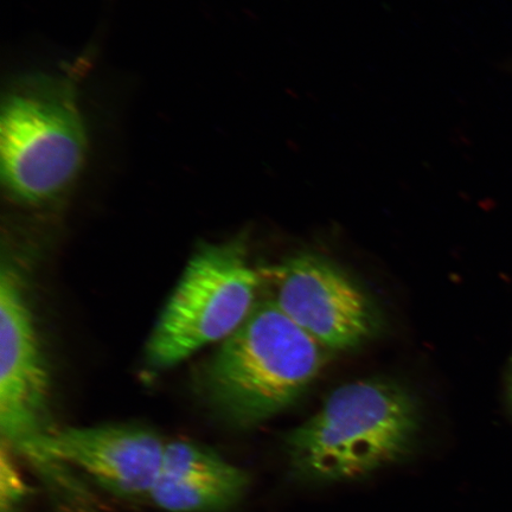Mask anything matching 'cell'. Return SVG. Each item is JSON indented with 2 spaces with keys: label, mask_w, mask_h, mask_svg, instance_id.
<instances>
[{
  "label": "cell",
  "mask_w": 512,
  "mask_h": 512,
  "mask_svg": "<svg viewBox=\"0 0 512 512\" xmlns=\"http://www.w3.org/2000/svg\"><path fill=\"white\" fill-rule=\"evenodd\" d=\"M239 469L208 447L179 440L166 443L159 477H223Z\"/></svg>",
  "instance_id": "cell-9"
},
{
  "label": "cell",
  "mask_w": 512,
  "mask_h": 512,
  "mask_svg": "<svg viewBox=\"0 0 512 512\" xmlns=\"http://www.w3.org/2000/svg\"><path fill=\"white\" fill-rule=\"evenodd\" d=\"M27 485L17 470L14 459L6 451L3 444L2 460H0V496H2V512H18L19 505L27 497Z\"/></svg>",
  "instance_id": "cell-10"
},
{
  "label": "cell",
  "mask_w": 512,
  "mask_h": 512,
  "mask_svg": "<svg viewBox=\"0 0 512 512\" xmlns=\"http://www.w3.org/2000/svg\"><path fill=\"white\" fill-rule=\"evenodd\" d=\"M166 443L146 428L107 425L51 431L35 458L78 467L111 494L149 497L162 471Z\"/></svg>",
  "instance_id": "cell-7"
},
{
  "label": "cell",
  "mask_w": 512,
  "mask_h": 512,
  "mask_svg": "<svg viewBox=\"0 0 512 512\" xmlns=\"http://www.w3.org/2000/svg\"><path fill=\"white\" fill-rule=\"evenodd\" d=\"M261 274L236 240L204 246L185 268L147 343L152 367L169 368L209 344L223 342L256 304Z\"/></svg>",
  "instance_id": "cell-4"
},
{
  "label": "cell",
  "mask_w": 512,
  "mask_h": 512,
  "mask_svg": "<svg viewBox=\"0 0 512 512\" xmlns=\"http://www.w3.org/2000/svg\"><path fill=\"white\" fill-rule=\"evenodd\" d=\"M420 430L418 401L400 384H343L286 435L288 476L305 486L368 478L412 456Z\"/></svg>",
  "instance_id": "cell-1"
},
{
  "label": "cell",
  "mask_w": 512,
  "mask_h": 512,
  "mask_svg": "<svg viewBox=\"0 0 512 512\" xmlns=\"http://www.w3.org/2000/svg\"><path fill=\"white\" fill-rule=\"evenodd\" d=\"M79 63L16 76L0 111V174L12 200L30 207L60 201L88 158Z\"/></svg>",
  "instance_id": "cell-2"
},
{
  "label": "cell",
  "mask_w": 512,
  "mask_h": 512,
  "mask_svg": "<svg viewBox=\"0 0 512 512\" xmlns=\"http://www.w3.org/2000/svg\"><path fill=\"white\" fill-rule=\"evenodd\" d=\"M248 485L241 469L223 477H159L149 498L168 512H222L241 501Z\"/></svg>",
  "instance_id": "cell-8"
},
{
  "label": "cell",
  "mask_w": 512,
  "mask_h": 512,
  "mask_svg": "<svg viewBox=\"0 0 512 512\" xmlns=\"http://www.w3.org/2000/svg\"><path fill=\"white\" fill-rule=\"evenodd\" d=\"M21 273H0V428L3 441L34 457L46 427L50 379Z\"/></svg>",
  "instance_id": "cell-6"
},
{
  "label": "cell",
  "mask_w": 512,
  "mask_h": 512,
  "mask_svg": "<svg viewBox=\"0 0 512 512\" xmlns=\"http://www.w3.org/2000/svg\"><path fill=\"white\" fill-rule=\"evenodd\" d=\"M329 356L328 349L265 299L211 357L203 369L202 392L229 424L253 427L291 407Z\"/></svg>",
  "instance_id": "cell-3"
},
{
  "label": "cell",
  "mask_w": 512,
  "mask_h": 512,
  "mask_svg": "<svg viewBox=\"0 0 512 512\" xmlns=\"http://www.w3.org/2000/svg\"><path fill=\"white\" fill-rule=\"evenodd\" d=\"M268 300L325 349L360 347L379 329V315L360 286L316 254H299L267 271Z\"/></svg>",
  "instance_id": "cell-5"
}]
</instances>
